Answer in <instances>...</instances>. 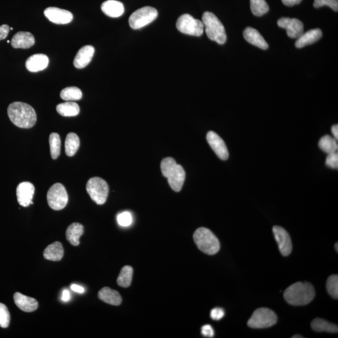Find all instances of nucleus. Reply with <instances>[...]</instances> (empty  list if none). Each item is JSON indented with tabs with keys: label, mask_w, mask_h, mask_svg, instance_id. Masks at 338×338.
I'll return each mask as SVG.
<instances>
[{
	"label": "nucleus",
	"mask_w": 338,
	"mask_h": 338,
	"mask_svg": "<svg viewBox=\"0 0 338 338\" xmlns=\"http://www.w3.org/2000/svg\"><path fill=\"white\" fill-rule=\"evenodd\" d=\"M194 240L197 247L208 255H216L220 249V242L217 237L207 228L197 229L194 234Z\"/></svg>",
	"instance_id": "5"
},
{
	"label": "nucleus",
	"mask_w": 338,
	"mask_h": 338,
	"mask_svg": "<svg viewBox=\"0 0 338 338\" xmlns=\"http://www.w3.org/2000/svg\"><path fill=\"white\" fill-rule=\"evenodd\" d=\"M273 231L274 237L278 242L280 252L282 256H288L291 253L292 248L291 239L288 232L278 226L273 227Z\"/></svg>",
	"instance_id": "12"
},
{
	"label": "nucleus",
	"mask_w": 338,
	"mask_h": 338,
	"mask_svg": "<svg viewBox=\"0 0 338 338\" xmlns=\"http://www.w3.org/2000/svg\"><path fill=\"white\" fill-rule=\"evenodd\" d=\"M207 141L210 147L212 148L214 152L218 155L221 160H226L228 159L229 154L225 142L217 134L213 131L208 132L206 136Z\"/></svg>",
	"instance_id": "13"
},
{
	"label": "nucleus",
	"mask_w": 338,
	"mask_h": 338,
	"mask_svg": "<svg viewBox=\"0 0 338 338\" xmlns=\"http://www.w3.org/2000/svg\"><path fill=\"white\" fill-rule=\"evenodd\" d=\"M292 338H298V337L302 338V337H303L302 336H301V335H294V336H292Z\"/></svg>",
	"instance_id": "46"
},
{
	"label": "nucleus",
	"mask_w": 338,
	"mask_h": 338,
	"mask_svg": "<svg viewBox=\"0 0 338 338\" xmlns=\"http://www.w3.org/2000/svg\"><path fill=\"white\" fill-rule=\"evenodd\" d=\"M278 25L280 28L286 30L289 38L298 39L304 33L303 23L297 18H281Z\"/></svg>",
	"instance_id": "11"
},
{
	"label": "nucleus",
	"mask_w": 338,
	"mask_h": 338,
	"mask_svg": "<svg viewBox=\"0 0 338 338\" xmlns=\"http://www.w3.org/2000/svg\"><path fill=\"white\" fill-rule=\"evenodd\" d=\"M47 197L50 208L55 210L63 209L68 201L67 192L63 184L60 183L55 184L50 187Z\"/></svg>",
	"instance_id": "10"
},
{
	"label": "nucleus",
	"mask_w": 338,
	"mask_h": 338,
	"mask_svg": "<svg viewBox=\"0 0 338 338\" xmlns=\"http://www.w3.org/2000/svg\"><path fill=\"white\" fill-rule=\"evenodd\" d=\"M64 250H63L62 243L55 242L48 245L45 249L44 256L45 259L52 261H59L63 257Z\"/></svg>",
	"instance_id": "24"
},
{
	"label": "nucleus",
	"mask_w": 338,
	"mask_h": 338,
	"mask_svg": "<svg viewBox=\"0 0 338 338\" xmlns=\"http://www.w3.org/2000/svg\"><path fill=\"white\" fill-rule=\"evenodd\" d=\"M315 297V290L312 284L307 282H298L290 285L284 292L286 302L292 306H305Z\"/></svg>",
	"instance_id": "2"
},
{
	"label": "nucleus",
	"mask_w": 338,
	"mask_h": 338,
	"mask_svg": "<svg viewBox=\"0 0 338 338\" xmlns=\"http://www.w3.org/2000/svg\"><path fill=\"white\" fill-rule=\"evenodd\" d=\"M314 331L327 332L330 333H337L338 327L336 324L329 323L323 319H314L311 324Z\"/></svg>",
	"instance_id": "27"
},
{
	"label": "nucleus",
	"mask_w": 338,
	"mask_h": 338,
	"mask_svg": "<svg viewBox=\"0 0 338 338\" xmlns=\"http://www.w3.org/2000/svg\"><path fill=\"white\" fill-rule=\"evenodd\" d=\"M157 17L158 12L154 8L142 7L131 15L129 20V25L134 30H138L154 22Z\"/></svg>",
	"instance_id": "8"
},
{
	"label": "nucleus",
	"mask_w": 338,
	"mask_h": 338,
	"mask_svg": "<svg viewBox=\"0 0 338 338\" xmlns=\"http://www.w3.org/2000/svg\"><path fill=\"white\" fill-rule=\"evenodd\" d=\"M35 38L30 32L19 31L13 36L11 45L13 48L27 49L35 44Z\"/></svg>",
	"instance_id": "16"
},
{
	"label": "nucleus",
	"mask_w": 338,
	"mask_h": 338,
	"mask_svg": "<svg viewBox=\"0 0 338 338\" xmlns=\"http://www.w3.org/2000/svg\"><path fill=\"white\" fill-rule=\"evenodd\" d=\"M13 299L17 307L24 312H33L38 307V303L35 299L26 297L20 292L15 293Z\"/></svg>",
	"instance_id": "18"
},
{
	"label": "nucleus",
	"mask_w": 338,
	"mask_h": 338,
	"mask_svg": "<svg viewBox=\"0 0 338 338\" xmlns=\"http://www.w3.org/2000/svg\"><path fill=\"white\" fill-rule=\"evenodd\" d=\"M35 193V187L29 182H23L17 188V197L18 203L23 207H28L33 204L32 199Z\"/></svg>",
	"instance_id": "15"
},
{
	"label": "nucleus",
	"mask_w": 338,
	"mask_h": 338,
	"mask_svg": "<svg viewBox=\"0 0 338 338\" xmlns=\"http://www.w3.org/2000/svg\"><path fill=\"white\" fill-rule=\"evenodd\" d=\"M62 300L63 302H69V300H70V293L69 291H68V290H63L62 292Z\"/></svg>",
	"instance_id": "44"
},
{
	"label": "nucleus",
	"mask_w": 338,
	"mask_h": 338,
	"mask_svg": "<svg viewBox=\"0 0 338 338\" xmlns=\"http://www.w3.org/2000/svg\"><path fill=\"white\" fill-rule=\"evenodd\" d=\"M202 23L205 33L210 40L223 45L227 40V35L223 23L214 13L206 12L202 15Z\"/></svg>",
	"instance_id": "4"
},
{
	"label": "nucleus",
	"mask_w": 338,
	"mask_h": 338,
	"mask_svg": "<svg viewBox=\"0 0 338 338\" xmlns=\"http://www.w3.org/2000/svg\"><path fill=\"white\" fill-rule=\"evenodd\" d=\"M46 17L52 23L58 25L68 24L73 20L72 13L56 7H49L45 10Z\"/></svg>",
	"instance_id": "14"
},
{
	"label": "nucleus",
	"mask_w": 338,
	"mask_h": 338,
	"mask_svg": "<svg viewBox=\"0 0 338 338\" xmlns=\"http://www.w3.org/2000/svg\"><path fill=\"white\" fill-rule=\"evenodd\" d=\"M57 111L63 117H74L78 115L80 107L75 102L68 101L58 105Z\"/></svg>",
	"instance_id": "26"
},
{
	"label": "nucleus",
	"mask_w": 338,
	"mask_h": 338,
	"mask_svg": "<svg viewBox=\"0 0 338 338\" xmlns=\"http://www.w3.org/2000/svg\"><path fill=\"white\" fill-rule=\"evenodd\" d=\"M278 317L270 309L259 308L252 314L247 322L248 326L253 329L268 328L276 324Z\"/></svg>",
	"instance_id": "6"
},
{
	"label": "nucleus",
	"mask_w": 338,
	"mask_h": 338,
	"mask_svg": "<svg viewBox=\"0 0 338 338\" xmlns=\"http://www.w3.org/2000/svg\"><path fill=\"white\" fill-rule=\"evenodd\" d=\"M84 232L83 226L81 224L73 223L66 231V237L71 244L77 246L80 244V237Z\"/></svg>",
	"instance_id": "25"
},
{
	"label": "nucleus",
	"mask_w": 338,
	"mask_h": 338,
	"mask_svg": "<svg viewBox=\"0 0 338 338\" xmlns=\"http://www.w3.org/2000/svg\"><path fill=\"white\" fill-rule=\"evenodd\" d=\"M250 9L256 17H261L269 10V7L266 0H250Z\"/></svg>",
	"instance_id": "32"
},
{
	"label": "nucleus",
	"mask_w": 338,
	"mask_h": 338,
	"mask_svg": "<svg viewBox=\"0 0 338 338\" xmlns=\"http://www.w3.org/2000/svg\"><path fill=\"white\" fill-rule=\"evenodd\" d=\"M101 9L105 15L112 18L120 17L125 11L122 3L117 0H107L103 3Z\"/></svg>",
	"instance_id": "22"
},
{
	"label": "nucleus",
	"mask_w": 338,
	"mask_h": 338,
	"mask_svg": "<svg viewBox=\"0 0 338 338\" xmlns=\"http://www.w3.org/2000/svg\"><path fill=\"white\" fill-rule=\"evenodd\" d=\"M201 333L203 336L207 337H213L215 336V331L209 324H206L202 327Z\"/></svg>",
	"instance_id": "40"
},
{
	"label": "nucleus",
	"mask_w": 338,
	"mask_h": 338,
	"mask_svg": "<svg viewBox=\"0 0 338 338\" xmlns=\"http://www.w3.org/2000/svg\"><path fill=\"white\" fill-rule=\"evenodd\" d=\"M323 6L329 7L334 11L337 12L338 1L337 0H314V7L320 8Z\"/></svg>",
	"instance_id": "37"
},
{
	"label": "nucleus",
	"mask_w": 338,
	"mask_h": 338,
	"mask_svg": "<svg viewBox=\"0 0 338 338\" xmlns=\"http://www.w3.org/2000/svg\"><path fill=\"white\" fill-rule=\"evenodd\" d=\"M49 59L46 55L35 54L28 58L26 62V67L31 72H38L48 67Z\"/></svg>",
	"instance_id": "19"
},
{
	"label": "nucleus",
	"mask_w": 338,
	"mask_h": 338,
	"mask_svg": "<svg viewBox=\"0 0 338 338\" xmlns=\"http://www.w3.org/2000/svg\"><path fill=\"white\" fill-rule=\"evenodd\" d=\"M10 323V314L4 304L0 303V327L7 328Z\"/></svg>",
	"instance_id": "35"
},
{
	"label": "nucleus",
	"mask_w": 338,
	"mask_h": 338,
	"mask_svg": "<svg viewBox=\"0 0 338 338\" xmlns=\"http://www.w3.org/2000/svg\"><path fill=\"white\" fill-rule=\"evenodd\" d=\"M326 165L330 168L337 169L338 168L337 152L331 153L327 155L326 159Z\"/></svg>",
	"instance_id": "38"
},
{
	"label": "nucleus",
	"mask_w": 338,
	"mask_h": 338,
	"mask_svg": "<svg viewBox=\"0 0 338 338\" xmlns=\"http://www.w3.org/2000/svg\"><path fill=\"white\" fill-rule=\"evenodd\" d=\"M326 288L329 294L334 299L338 298V276L331 275L327 279Z\"/></svg>",
	"instance_id": "34"
},
{
	"label": "nucleus",
	"mask_w": 338,
	"mask_h": 338,
	"mask_svg": "<svg viewBox=\"0 0 338 338\" xmlns=\"http://www.w3.org/2000/svg\"><path fill=\"white\" fill-rule=\"evenodd\" d=\"M243 35H244L245 40L253 45V46L258 47V48L263 50H266L269 48L268 44L265 38L256 29L252 27H247L245 29Z\"/></svg>",
	"instance_id": "20"
},
{
	"label": "nucleus",
	"mask_w": 338,
	"mask_h": 338,
	"mask_svg": "<svg viewBox=\"0 0 338 338\" xmlns=\"http://www.w3.org/2000/svg\"><path fill=\"white\" fill-rule=\"evenodd\" d=\"M160 168L163 176L167 178L171 188L176 192L181 191L186 179L184 168L172 157L163 158Z\"/></svg>",
	"instance_id": "3"
},
{
	"label": "nucleus",
	"mask_w": 338,
	"mask_h": 338,
	"mask_svg": "<svg viewBox=\"0 0 338 338\" xmlns=\"http://www.w3.org/2000/svg\"><path fill=\"white\" fill-rule=\"evenodd\" d=\"M10 28L8 25L0 26V40L7 38L10 32Z\"/></svg>",
	"instance_id": "41"
},
{
	"label": "nucleus",
	"mask_w": 338,
	"mask_h": 338,
	"mask_svg": "<svg viewBox=\"0 0 338 338\" xmlns=\"http://www.w3.org/2000/svg\"><path fill=\"white\" fill-rule=\"evenodd\" d=\"M282 2L287 7H292L295 5L300 4L302 0H282Z\"/></svg>",
	"instance_id": "42"
},
{
	"label": "nucleus",
	"mask_w": 338,
	"mask_h": 338,
	"mask_svg": "<svg viewBox=\"0 0 338 338\" xmlns=\"http://www.w3.org/2000/svg\"><path fill=\"white\" fill-rule=\"evenodd\" d=\"M332 134H333L334 139H336L337 141L338 139V125L337 124L332 125L331 128Z\"/></svg>",
	"instance_id": "45"
},
{
	"label": "nucleus",
	"mask_w": 338,
	"mask_h": 338,
	"mask_svg": "<svg viewBox=\"0 0 338 338\" xmlns=\"http://www.w3.org/2000/svg\"><path fill=\"white\" fill-rule=\"evenodd\" d=\"M133 277V269L130 266H124L117 278L118 286L128 287L131 286Z\"/></svg>",
	"instance_id": "31"
},
{
	"label": "nucleus",
	"mask_w": 338,
	"mask_h": 338,
	"mask_svg": "<svg viewBox=\"0 0 338 338\" xmlns=\"http://www.w3.org/2000/svg\"><path fill=\"white\" fill-rule=\"evenodd\" d=\"M71 289L76 292L82 294L85 292L84 287L79 286V285L72 284L71 285Z\"/></svg>",
	"instance_id": "43"
},
{
	"label": "nucleus",
	"mask_w": 338,
	"mask_h": 338,
	"mask_svg": "<svg viewBox=\"0 0 338 338\" xmlns=\"http://www.w3.org/2000/svg\"><path fill=\"white\" fill-rule=\"evenodd\" d=\"M133 221V216L128 211L121 213L117 216L118 224L121 227L130 226Z\"/></svg>",
	"instance_id": "36"
},
{
	"label": "nucleus",
	"mask_w": 338,
	"mask_h": 338,
	"mask_svg": "<svg viewBox=\"0 0 338 338\" xmlns=\"http://www.w3.org/2000/svg\"><path fill=\"white\" fill-rule=\"evenodd\" d=\"M176 26L179 31L188 35L200 36L204 33L202 22L189 14L181 16L177 21Z\"/></svg>",
	"instance_id": "9"
},
{
	"label": "nucleus",
	"mask_w": 338,
	"mask_h": 338,
	"mask_svg": "<svg viewBox=\"0 0 338 338\" xmlns=\"http://www.w3.org/2000/svg\"><path fill=\"white\" fill-rule=\"evenodd\" d=\"M50 153L53 159H57L60 154L61 140L59 134L52 133L49 137Z\"/></svg>",
	"instance_id": "33"
},
{
	"label": "nucleus",
	"mask_w": 338,
	"mask_h": 338,
	"mask_svg": "<svg viewBox=\"0 0 338 338\" xmlns=\"http://www.w3.org/2000/svg\"><path fill=\"white\" fill-rule=\"evenodd\" d=\"M80 139L75 133H69L65 142V153L68 156L72 157L76 154L80 147Z\"/></svg>",
	"instance_id": "28"
},
{
	"label": "nucleus",
	"mask_w": 338,
	"mask_h": 338,
	"mask_svg": "<svg viewBox=\"0 0 338 338\" xmlns=\"http://www.w3.org/2000/svg\"><path fill=\"white\" fill-rule=\"evenodd\" d=\"M319 147L323 152L327 154L337 152V141L333 137L326 135L319 140Z\"/></svg>",
	"instance_id": "29"
},
{
	"label": "nucleus",
	"mask_w": 338,
	"mask_h": 338,
	"mask_svg": "<svg viewBox=\"0 0 338 338\" xmlns=\"http://www.w3.org/2000/svg\"><path fill=\"white\" fill-rule=\"evenodd\" d=\"M87 191L96 204H105L109 195V186L107 182L100 178H91L87 182Z\"/></svg>",
	"instance_id": "7"
},
{
	"label": "nucleus",
	"mask_w": 338,
	"mask_h": 338,
	"mask_svg": "<svg viewBox=\"0 0 338 338\" xmlns=\"http://www.w3.org/2000/svg\"><path fill=\"white\" fill-rule=\"evenodd\" d=\"M323 33L321 29L316 28L303 33L295 41V46L298 49L313 44L320 39Z\"/></svg>",
	"instance_id": "21"
},
{
	"label": "nucleus",
	"mask_w": 338,
	"mask_h": 338,
	"mask_svg": "<svg viewBox=\"0 0 338 338\" xmlns=\"http://www.w3.org/2000/svg\"><path fill=\"white\" fill-rule=\"evenodd\" d=\"M8 115L12 122L18 128H33L36 121V114L33 108L26 103L15 102L8 108Z\"/></svg>",
	"instance_id": "1"
},
{
	"label": "nucleus",
	"mask_w": 338,
	"mask_h": 338,
	"mask_svg": "<svg viewBox=\"0 0 338 338\" xmlns=\"http://www.w3.org/2000/svg\"><path fill=\"white\" fill-rule=\"evenodd\" d=\"M60 97L65 101H75V100H79L81 99L82 92L78 87H67V88H65L61 91Z\"/></svg>",
	"instance_id": "30"
},
{
	"label": "nucleus",
	"mask_w": 338,
	"mask_h": 338,
	"mask_svg": "<svg viewBox=\"0 0 338 338\" xmlns=\"http://www.w3.org/2000/svg\"><path fill=\"white\" fill-rule=\"evenodd\" d=\"M99 298L102 302L113 306L120 305L122 302L121 295L117 290H113L107 287L100 289L99 292Z\"/></svg>",
	"instance_id": "23"
},
{
	"label": "nucleus",
	"mask_w": 338,
	"mask_h": 338,
	"mask_svg": "<svg viewBox=\"0 0 338 338\" xmlns=\"http://www.w3.org/2000/svg\"><path fill=\"white\" fill-rule=\"evenodd\" d=\"M335 249H336V252H338V244L337 242L335 244Z\"/></svg>",
	"instance_id": "47"
},
{
	"label": "nucleus",
	"mask_w": 338,
	"mask_h": 338,
	"mask_svg": "<svg viewBox=\"0 0 338 338\" xmlns=\"http://www.w3.org/2000/svg\"><path fill=\"white\" fill-rule=\"evenodd\" d=\"M224 315H225L224 310L220 308L213 309L210 312V318L215 321L221 320Z\"/></svg>",
	"instance_id": "39"
},
{
	"label": "nucleus",
	"mask_w": 338,
	"mask_h": 338,
	"mask_svg": "<svg viewBox=\"0 0 338 338\" xmlns=\"http://www.w3.org/2000/svg\"><path fill=\"white\" fill-rule=\"evenodd\" d=\"M95 54V49L91 46H86L79 50L73 60L76 68H83L91 63Z\"/></svg>",
	"instance_id": "17"
}]
</instances>
